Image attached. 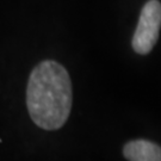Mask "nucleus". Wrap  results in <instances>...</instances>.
Listing matches in <instances>:
<instances>
[{
    "label": "nucleus",
    "instance_id": "nucleus-3",
    "mask_svg": "<svg viewBox=\"0 0 161 161\" xmlns=\"http://www.w3.org/2000/svg\"><path fill=\"white\" fill-rule=\"evenodd\" d=\"M124 156L131 161H161V147L146 140H136L125 144Z\"/></svg>",
    "mask_w": 161,
    "mask_h": 161
},
{
    "label": "nucleus",
    "instance_id": "nucleus-2",
    "mask_svg": "<svg viewBox=\"0 0 161 161\" xmlns=\"http://www.w3.org/2000/svg\"><path fill=\"white\" fill-rule=\"evenodd\" d=\"M161 28V4L150 0L143 6L136 31L132 37V48L138 54H148L159 38Z\"/></svg>",
    "mask_w": 161,
    "mask_h": 161
},
{
    "label": "nucleus",
    "instance_id": "nucleus-1",
    "mask_svg": "<svg viewBox=\"0 0 161 161\" xmlns=\"http://www.w3.org/2000/svg\"><path fill=\"white\" fill-rule=\"evenodd\" d=\"M72 82L68 72L55 61H43L31 72L26 105L31 119L46 130H56L68 119L72 109Z\"/></svg>",
    "mask_w": 161,
    "mask_h": 161
}]
</instances>
